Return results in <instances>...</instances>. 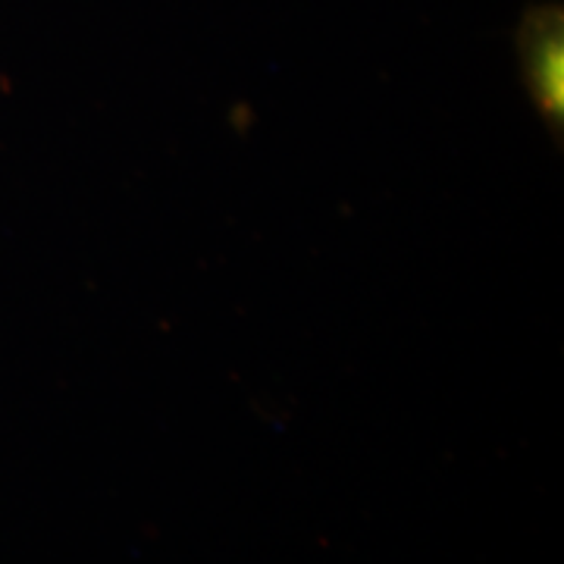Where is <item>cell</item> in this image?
<instances>
[{
  "label": "cell",
  "instance_id": "obj_1",
  "mask_svg": "<svg viewBox=\"0 0 564 564\" xmlns=\"http://www.w3.org/2000/svg\"><path fill=\"white\" fill-rule=\"evenodd\" d=\"M518 57L530 101L549 122L564 113V13L558 3L527 7L518 25Z\"/></svg>",
  "mask_w": 564,
  "mask_h": 564
}]
</instances>
